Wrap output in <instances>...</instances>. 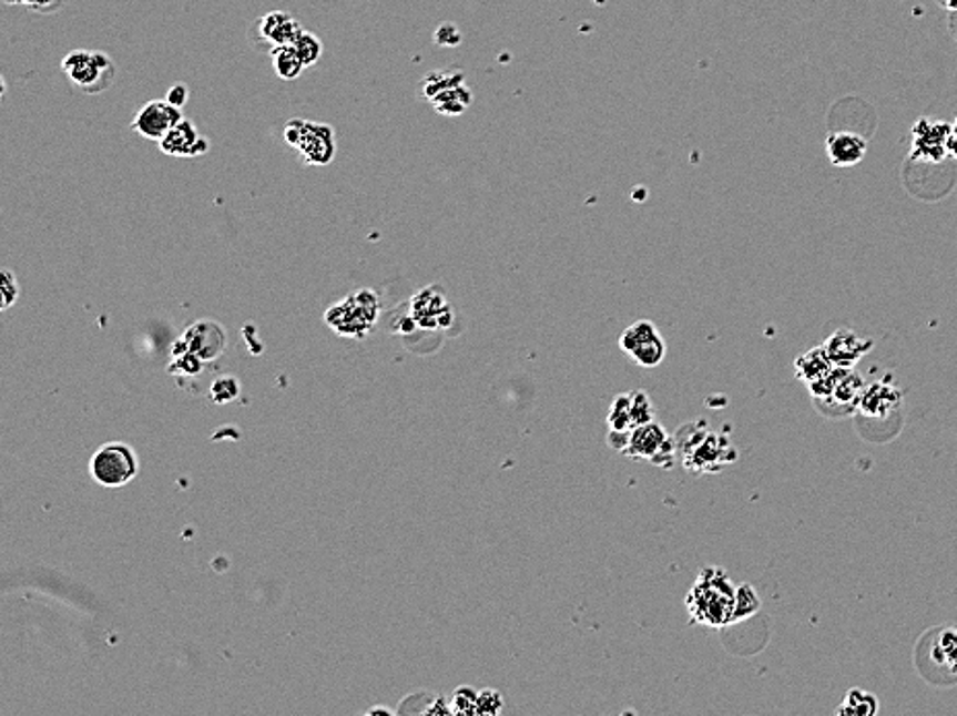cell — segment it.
<instances>
[{
    "mask_svg": "<svg viewBox=\"0 0 957 716\" xmlns=\"http://www.w3.org/2000/svg\"><path fill=\"white\" fill-rule=\"evenodd\" d=\"M899 401H902V392L898 388L879 382V385H873V387L863 390V395L858 399V407L865 416L885 418L887 413L898 409Z\"/></svg>",
    "mask_w": 957,
    "mask_h": 716,
    "instance_id": "cell-19",
    "label": "cell"
},
{
    "mask_svg": "<svg viewBox=\"0 0 957 716\" xmlns=\"http://www.w3.org/2000/svg\"><path fill=\"white\" fill-rule=\"evenodd\" d=\"M760 607H762V601H760L757 591L753 589V584L750 582L739 584L735 597V624L755 615L760 612Z\"/></svg>",
    "mask_w": 957,
    "mask_h": 716,
    "instance_id": "cell-24",
    "label": "cell"
},
{
    "mask_svg": "<svg viewBox=\"0 0 957 716\" xmlns=\"http://www.w3.org/2000/svg\"><path fill=\"white\" fill-rule=\"evenodd\" d=\"M302 25L292 13L287 11H271L266 16L258 17L254 23L256 38L265 42L266 52H271L277 45L294 44L295 38L302 33Z\"/></svg>",
    "mask_w": 957,
    "mask_h": 716,
    "instance_id": "cell-15",
    "label": "cell"
},
{
    "mask_svg": "<svg viewBox=\"0 0 957 716\" xmlns=\"http://www.w3.org/2000/svg\"><path fill=\"white\" fill-rule=\"evenodd\" d=\"M421 90L434 110L444 116H460L472 102L462 71H434L424 79Z\"/></svg>",
    "mask_w": 957,
    "mask_h": 716,
    "instance_id": "cell-5",
    "label": "cell"
},
{
    "mask_svg": "<svg viewBox=\"0 0 957 716\" xmlns=\"http://www.w3.org/2000/svg\"><path fill=\"white\" fill-rule=\"evenodd\" d=\"M268 57H271V62H273L275 75L283 79V81H295V79H299L302 73L306 71V67H304V62L299 59L294 44L277 45V48H273L268 52Z\"/></svg>",
    "mask_w": 957,
    "mask_h": 716,
    "instance_id": "cell-21",
    "label": "cell"
},
{
    "mask_svg": "<svg viewBox=\"0 0 957 716\" xmlns=\"http://www.w3.org/2000/svg\"><path fill=\"white\" fill-rule=\"evenodd\" d=\"M139 473L134 450L122 442H110L91 459V475L105 488H122Z\"/></svg>",
    "mask_w": 957,
    "mask_h": 716,
    "instance_id": "cell-8",
    "label": "cell"
},
{
    "mask_svg": "<svg viewBox=\"0 0 957 716\" xmlns=\"http://www.w3.org/2000/svg\"><path fill=\"white\" fill-rule=\"evenodd\" d=\"M623 454H628L630 459L650 461L652 464L669 469L678 459V440L675 436L666 432L661 423L649 421L644 426L633 428L630 433V444Z\"/></svg>",
    "mask_w": 957,
    "mask_h": 716,
    "instance_id": "cell-6",
    "label": "cell"
},
{
    "mask_svg": "<svg viewBox=\"0 0 957 716\" xmlns=\"http://www.w3.org/2000/svg\"><path fill=\"white\" fill-rule=\"evenodd\" d=\"M607 426L609 430H615V432H632V392H621L613 399V403L609 407Z\"/></svg>",
    "mask_w": 957,
    "mask_h": 716,
    "instance_id": "cell-23",
    "label": "cell"
},
{
    "mask_svg": "<svg viewBox=\"0 0 957 716\" xmlns=\"http://www.w3.org/2000/svg\"><path fill=\"white\" fill-rule=\"evenodd\" d=\"M736 586L719 566H707L698 574L685 597L693 624L726 627L735 624Z\"/></svg>",
    "mask_w": 957,
    "mask_h": 716,
    "instance_id": "cell-1",
    "label": "cell"
},
{
    "mask_svg": "<svg viewBox=\"0 0 957 716\" xmlns=\"http://www.w3.org/2000/svg\"><path fill=\"white\" fill-rule=\"evenodd\" d=\"M869 143L855 131H829L825 136V153L834 167H855L867 155Z\"/></svg>",
    "mask_w": 957,
    "mask_h": 716,
    "instance_id": "cell-13",
    "label": "cell"
},
{
    "mask_svg": "<svg viewBox=\"0 0 957 716\" xmlns=\"http://www.w3.org/2000/svg\"><path fill=\"white\" fill-rule=\"evenodd\" d=\"M62 73L77 90L98 95L116 81V62L102 50H73L60 62Z\"/></svg>",
    "mask_w": 957,
    "mask_h": 716,
    "instance_id": "cell-3",
    "label": "cell"
},
{
    "mask_svg": "<svg viewBox=\"0 0 957 716\" xmlns=\"http://www.w3.org/2000/svg\"><path fill=\"white\" fill-rule=\"evenodd\" d=\"M678 440V438H675ZM681 454L683 463L690 471H721L724 464L733 463L736 459V450L731 447L729 438L722 433L704 432L698 433V438H681Z\"/></svg>",
    "mask_w": 957,
    "mask_h": 716,
    "instance_id": "cell-7",
    "label": "cell"
},
{
    "mask_svg": "<svg viewBox=\"0 0 957 716\" xmlns=\"http://www.w3.org/2000/svg\"><path fill=\"white\" fill-rule=\"evenodd\" d=\"M949 31H951V35H954V40L957 42V11L949 13Z\"/></svg>",
    "mask_w": 957,
    "mask_h": 716,
    "instance_id": "cell-38",
    "label": "cell"
},
{
    "mask_svg": "<svg viewBox=\"0 0 957 716\" xmlns=\"http://www.w3.org/2000/svg\"><path fill=\"white\" fill-rule=\"evenodd\" d=\"M17 296H19V287H17L13 273L9 269L2 270V310L11 308Z\"/></svg>",
    "mask_w": 957,
    "mask_h": 716,
    "instance_id": "cell-32",
    "label": "cell"
},
{
    "mask_svg": "<svg viewBox=\"0 0 957 716\" xmlns=\"http://www.w3.org/2000/svg\"><path fill=\"white\" fill-rule=\"evenodd\" d=\"M69 0H13L11 4L17 7H26L33 13H42V16H52L59 13L60 9L67 4Z\"/></svg>",
    "mask_w": 957,
    "mask_h": 716,
    "instance_id": "cell-30",
    "label": "cell"
},
{
    "mask_svg": "<svg viewBox=\"0 0 957 716\" xmlns=\"http://www.w3.org/2000/svg\"><path fill=\"white\" fill-rule=\"evenodd\" d=\"M462 35L458 33L457 28L452 23H444L436 31V44L440 45H457L460 44Z\"/></svg>",
    "mask_w": 957,
    "mask_h": 716,
    "instance_id": "cell-34",
    "label": "cell"
},
{
    "mask_svg": "<svg viewBox=\"0 0 957 716\" xmlns=\"http://www.w3.org/2000/svg\"><path fill=\"white\" fill-rule=\"evenodd\" d=\"M927 657L941 673V682L957 679V630L956 627H943L937 634L928 636L927 642L923 638Z\"/></svg>",
    "mask_w": 957,
    "mask_h": 716,
    "instance_id": "cell-16",
    "label": "cell"
},
{
    "mask_svg": "<svg viewBox=\"0 0 957 716\" xmlns=\"http://www.w3.org/2000/svg\"><path fill=\"white\" fill-rule=\"evenodd\" d=\"M283 139L297 151L306 165L325 167L335 162L337 135L335 129L326 122L292 119L283 126Z\"/></svg>",
    "mask_w": 957,
    "mask_h": 716,
    "instance_id": "cell-2",
    "label": "cell"
},
{
    "mask_svg": "<svg viewBox=\"0 0 957 716\" xmlns=\"http://www.w3.org/2000/svg\"><path fill=\"white\" fill-rule=\"evenodd\" d=\"M910 135H913V143H910L913 160H918L923 164H941L949 157L947 143L951 136V124H947L945 120L923 116L914 122Z\"/></svg>",
    "mask_w": 957,
    "mask_h": 716,
    "instance_id": "cell-10",
    "label": "cell"
},
{
    "mask_svg": "<svg viewBox=\"0 0 957 716\" xmlns=\"http://www.w3.org/2000/svg\"><path fill=\"white\" fill-rule=\"evenodd\" d=\"M413 314L421 327H448L450 325V306L440 289L429 287L413 299Z\"/></svg>",
    "mask_w": 957,
    "mask_h": 716,
    "instance_id": "cell-17",
    "label": "cell"
},
{
    "mask_svg": "<svg viewBox=\"0 0 957 716\" xmlns=\"http://www.w3.org/2000/svg\"><path fill=\"white\" fill-rule=\"evenodd\" d=\"M935 2H937L941 9H945L947 13H954V11H957V0H935Z\"/></svg>",
    "mask_w": 957,
    "mask_h": 716,
    "instance_id": "cell-37",
    "label": "cell"
},
{
    "mask_svg": "<svg viewBox=\"0 0 957 716\" xmlns=\"http://www.w3.org/2000/svg\"><path fill=\"white\" fill-rule=\"evenodd\" d=\"M632 421L633 428L654 421V405H652L649 395L642 390H633L632 392Z\"/></svg>",
    "mask_w": 957,
    "mask_h": 716,
    "instance_id": "cell-27",
    "label": "cell"
},
{
    "mask_svg": "<svg viewBox=\"0 0 957 716\" xmlns=\"http://www.w3.org/2000/svg\"><path fill=\"white\" fill-rule=\"evenodd\" d=\"M237 395H240V385H237L236 378H232V376L217 378L211 387V399L215 403H230V401L237 399Z\"/></svg>",
    "mask_w": 957,
    "mask_h": 716,
    "instance_id": "cell-28",
    "label": "cell"
},
{
    "mask_svg": "<svg viewBox=\"0 0 957 716\" xmlns=\"http://www.w3.org/2000/svg\"><path fill=\"white\" fill-rule=\"evenodd\" d=\"M452 715L475 716L479 706V692L472 686H460L452 694Z\"/></svg>",
    "mask_w": 957,
    "mask_h": 716,
    "instance_id": "cell-26",
    "label": "cell"
},
{
    "mask_svg": "<svg viewBox=\"0 0 957 716\" xmlns=\"http://www.w3.org/2000/svg\"><path fill=\"white\" fill-rule=\"evenodd\" d=\"M160 150L170 157H203L211 150V141L198 133L196 124L182 119L176 126L160 141Z\"/></svg>",
    "mask_w": 957,
    "mask_h": 716,
    "instance_id": "cell-12",
    "label": "cell"
},
{
    "mask_svg": "<svg viewBox=\"0 0 957 716\" xmlns=\"http://www.w3.org/2000/svg\"><path fill=\"white\" fill-rule=\"evenodd\" d=\"M294 45L306 69L318 64V60H320L323 52H325V45L320 42V38L306 30H302V33L295 38Z\"/></svg>",
    "mask_w": 957,
    "mask_h": 716,
    "instance_id": "cell-25",
    "label": "cell"
},
{
    "mask_svg": "<svg viewBox=\"0 0 957 716\" xmlns=\"http://www.w3.org/2000/svg\"><path fill=\"white\" fill-rule=\"evenodd\" d=\"M426 715H452V704L444 700L442 696H438L431 706L424 710Z\"/></svg>",
    "mask_w": 957,
    "mask_h": 716,
    "instance_id": "cell-35",
    "label": "cell"
},
{
    "mask_svg": "<svg viewBox=\"0 0 957 716\" xmlns=\"http://www.w3.org/2000/svg\"><path fill=\"white\" fill-rule=\"evenodd\" d=\"M378 313H380L378 296L369 289H362L339 301L337 306H333L326 313V323L340 335L362 339L376 323Z\"/></svg>",
    "mask_w": 957,
    "mask_h": 716,
    "instance_id": "cell-4",
    "label": "cell"
},
{
    "mask_svg": "<svg viewBox=\"0 0 957 716\" xmlns=\"http://www.w3.org/2000/svg\"><path fill=\"white\" fill-rule=\"evenodd\" d=\"M838 366H834L832 358L827 356L825 347H815L807 351L803 358L796 359V374L803 378L810 387L817 385L819 380L827 378Z\"/></svg>",
    "mask_w": 957,
    "mask_h": 716,
    "instance_id": "cell-20",
    "label": "cell"
},
{
    "mask_svg": "<svg viewBox=\"0 0 957 716\" xmlns=\"http://www.w3.org/2000/svg\"><path fill=\"white\" fill-rule=\"evenodd\" d=\"M176 361L170 366V372H182L189 374V376H196V374L203 372V359L196 358L194 354L191 351H186V354H182V356H174Z\"/></svg>",
    "mask_w": 957,
    "mask_h": 716,
    "instance_id": "cell-31",
    "label": "cell"
},
{
    "mask_svg": "<svg viewBox=\"0 0 957 716\" xmlns=\"http://www.w3.org/2000/svg\"><path fill=\"white\" fill-rule=\"evenodd\" d=\"M871 341H863L853 330H836L824 345L827 356L838 368H853L869 351Z\"/></svg>",
    "mask_w": 957,
    "mask_h": 716,
    "instance_id": "cell-18",
    "label": "cell"
},
{
    "mask_svg": "<svg viewBox=\"0 0 957 716\" xmlns=\"http://www.w3.org/2000/svg\"><path fill=\"white\" fill-rule=\"evenodd\" d=\"M879 713V700L865 689H851L838 706L839 716H875Z\"/></svg>",
    "mask_w": 957,
    "mask_h": 716,
    "instance_id": "cell-22",
    "label": "cell"
},
{
    "mask_svg": "<svg viewBox=\"0 0 957 716\" xmlns=\"http://www.w3.org/2000/svg\"><path fill=\"white\" fill-rule=\"evenodd\" d=\"M182 119H184L182 110L163 98V100H151L147 104H143L131 122V126L136 135L160 143Z\"/></svg>",
    "mask_w": 957,
    "mask_h": 716,
    "instance_id": "cell-11",
    "label": "cell"
},
{
    "mask_svg": "<svg viewBox=\"0 0 957 716\" xmlns=\"http://www.w3.org/2000/svg\"><path fill=\"white\" fill-rule=\"evenodd\" d=\"M619 347L642 368H656L666 358L663 335L650 320H638L623 330L619 337Z\"/></svg>",
    "mask_w": 957,
    "mask_h": 716,
    "instance_id": "cell-9",
    "label": "cell"
},
{
    "mask_svg": "<svg viewBox=\"0 0 957 716\" xmlns=\"http://www.w3.org/2000/svg\"><path fill=\"white\" fill-rule=\"evenodd\" d=\"M947 153H949L951 160H957V119L951 124V136H949V143H947Z\"/></svg>",
    "mask_w": 957,
    "mask_h": 716,
    "instance_id": "cell-36",
    "label": "cell"
},
{
    "mask_svg": "<svg viewBox=\"0 0 957 716\" xmlns=\"http://www.w3.org/2000/svg\"><path fill=\"white\" fill-rule=\"evenodd\" d=\"M503 713V696L498 689L486 687L479 692V706H477V715L479 716H498Z\"/></svg>",
    "mask_w": 957,
    "mask_h": 716,
    "instance_id": "cell-29",
    "label": "cell"
},
{
    "mask_svg": "<svg viewBox=\"0 0 957 716\" xmlns=\"http://www.w3.org/2000/svg\"><path fill=\"white\" fill-rule=\"evenodd\" d=\"M182 341L186 349L203 361L220 358L225 349V329L215 320H198L184 333Z\"/></svg>",
    "mask_w": 957,
    "mask_h": 716,
    "instance_id": "cell-14",
    "label": "cell"
},
{
    "mask_svg": "<svg viewBox=\"0 0 957 716\" xmlns=\"http://www.w3.org/2000/svg\"><path fill=\"white\" fill-rule=\"evenodd\" d=\"M165 100L180 110H184V105L189 104V100H191V90L186 83H174L165 93Z\"/></svg>",
    "mask_w": 957,
    "mask_h": 716,
    "instance_id": "cell-33",
    "label": "cell"
},
{
    "mask_svg": "<svg viewBox=\"0 0 957 716\" xmlns=\"http://www.w3.org/2000/svg\"><path fill=\"white\" fill-rule=\"evenodd\" d=\"M2 2H4V4H11V2H13V0H2Z\"/></svg>",
    "mask_w": 957,
    "mask_h": 716,
    "instance_id": "cell-40",
    "label": "cell"
},
{
    "mask_svg": "<svg viewBox=\"0 0 957 716\" xmlns=\"http://www.w3.org/2000/svg\"><path fill=\"white\" fill-rule=\"evenodd\" d=\"M368 715H393L388 708H383V706H376V708H371Z\"/></svg>",
    "mask_w": 957,
    "mask_h": 716,
    "instance_id": "cell-39",
    "label": "cell"
}]
</instances>
